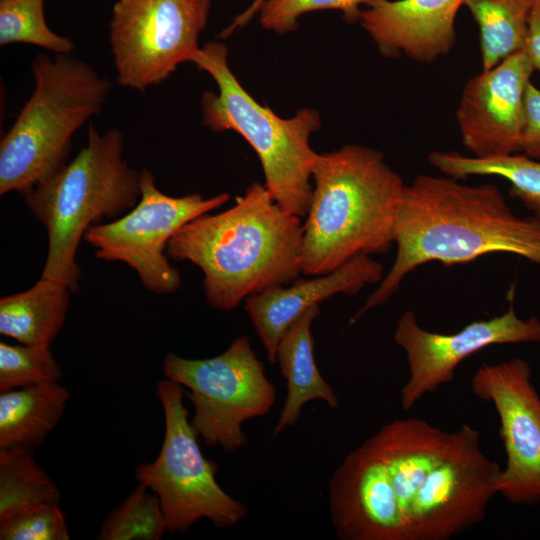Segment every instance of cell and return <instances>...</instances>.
<instances>
[{"instance_id": "e0dca14e", "label": "cell", "mask_w": 540, "mask_h": 540, "mask_svg": "<svg viewBox=\"0 0 540 540\" xmlns=\"http://www.w3.org/2000/svg\"><path fill=\"white\" fill-rule=\"evenodd\" d=\"M383 277L379 262L368 254H358L332 272L308 279L298 277L287 285L252 295L244 307L269 362L276 363L281 336L302 314L333 295H355Z\"/></svg>"}, {"instance_id": "5b68a950", "label": "cell", "mask_w": 540, "mask_h": 540, "mask_svg": "<svg viewBox=\"0 0 540 540\" xmlns=\"http://www.w3.org/2000/svg\"><path fill=\"white\" fill-rule=\"evenodd\" d=\"M34 88L0 141V194H22L67 163L72 136L99 114L111 81L70 54H38Z\"/></svg>"}, {"instance_id": "30bf717a", "label": "cell", "mask_w": 540, "mask_h": 540, "mask_svg": "<svg viewBox=\"0 0 540 540\" xmlns=\"http://www.w3.org/2000/svg\"><path fill=\"white\" fill-rule=\"evenodd\" d=\"M211 0H116L109 42L120 86L145 92L189 62Z\"/></svg>"}, {"instance_id": "ac0fdd59", "label": "cell", "mask_w": 540, "mask_h": 540, "mask_svg": "<svg viewBox=\"0 0 540 540\" xmlns=\"http://www.w3.org/2000/svg\"><path fill=\"white\" fill-rule=\"evenodd\" d=\"M452 439L453 431L442 430L417 417L394 419L367 439L385 466L405 529L414 496L446 456Z\"/></svg>"}, {"instance_id": "d4e9b609", "label": "cell", "mask_w": 540, "mask_h": 540, "mask_svg": "<svg viewBox=\"0 0 540 540\" xmlns=\"http://www.w3.org/2000/svg\"><path fill=\"white\" fill-rule=\"evenodd\" d=\"M167 525L158 496L139 485L103 521L99 540H159Z\"/></svg>"}, {"instance_id": "ba28073f", "label": "cell", "mask_w": 540, "mask_h": 540, "mask_svg": "<svg viewBox=\"0 0 540 540\" xmlns=\"http://www.w3.org/2000/svg\"><path fill=\"white\" fill-rule=\"evenodd\" d=\"M165 378L186 388L194 414L191 425L209 447L234 452L248 443L242 424L265 416L276 389L247 336L237 337L221 354L189 359L173 352L163 361Z\"/></svg>"}, {"instance_id": "3957f363", "label": "cell", "mask_w": 540, "mask_h": 540, "mask_svg": "<svg viewBox=\"0 0 540 540\" xmlns=\"http://www.w3.org/2000/svg\"><path fill=\"white\" fill-rule=\"evenodd\" d=\"M303 223L302 274L332 272L358 254H386L405 187L382 152L348 144L319 154Z\"/></svg>"}, {"instance_id": "7402d4cb", "label": "cell", "mask_w": 540, "mask_h": 540, "mask_svg": "<svg viewBox=\"0 0 540 540\" xmlns=\"http://www.w3.org/2000/svg\"><path fill=\"white\" fill-rule=\"evenodd\" d=\"M429 164L446 176H499L510 183L509 195L523 203L532 215L540 217V161L526 154L488 158L464 156L458 152L433 151Z\"/></svg>"}, {"instance_id": "83f0119b", "label": "cell", "mask_w": 540, "mask_h": 540, "mask_svg": "<svg viewBox=\"0 0 540 540\" xmlns=\"http://www.w3.org/2000/svg\"><path fill=\"white\" fill-rule=\"evenodd\" d=\"M371 0H267L259 12L261 26L275 33L295 30L298 20L306 13L337 10L349 22H358L362 9Z\"/></svg>"}, {"instance_id": "8992f818", "label": "cell", "mask_w": 540, "mask_h": 540, "mask_svg": "<svg viewBox=\"0 0 540 540\" xmlns=\"http://www.w3.org/2000/svg\"><path fill=\"white\" fill-rule=\"evenodd\" d=\"M189 62L207 72L218 93L206 91L201 99L202 122L214 132L234 131L253 148L262 166L265 186L286 211L305 217L312 195V167L318 153L311 135L321 126L319 113L303 108L282 118L257 102L241 85L228 64L222 42L199 47Z\"/></svg>"}, {"instance_id": "44dd1931", "label": "cell", "mask_w": 540, "mask_h": 540, "mask_svg": "<svg viewBox=\"0 0 540 540\" xmlns=\"http://www.w3.org/2000/svg\"><path fill=\"white\" fill-rule=\"evenodd\" d=\"M69 286L41 277L29 289L0 299V333L26 345H46L59 334L70 305Z\"/></svg>"}, {"instance_id": "52a82bcc", "label": "cell", "mask_w": 540, "mask_h": 540, "mask_svg": "<svg viewBox=\"0 0 540 540\" xmlns=\"http://www.w3.org/2000/svg\"><path fill=\"white\" fill-rule=\"evenodd\" d=\"M156 396L164 413L163 443L157 458L139 464L135 474L158 496L167 531L183 533L202 518L217 528L236 525L247 506L218 484L216 466L203 455L188 419L184 387L165 378L157 383Z\"/></svg>"}, {"instance_id": "d6986e66", "label": "cell", "mask_w": 540, "mask_h": 540, "mask_svg": "<svg viewBox=\"0 0 540 540\" xmlns=\"http://www.w3.org/2000/svg\"><path fill=\"white\" fill-rule=\"evenodd\" d=\"M319 314V305L311 307L288 327L279 340L276 362L286 380L287 395L273 429L274 437L295 426L303 406L310 401H324L332 409L340 405L338 396L323 378L314 357L311 327Z\"/></svg>"}, {"instance_id": "4316f807", "label": "cell", "mask_w": 540, "mask_h": 540, "mask_svg": "<svg viewBox=\"0 0 540 540\" xmlns=\"http://www.w3.org/2000/svg\"><path fill=\"white\" fill-rule=\"evenodd\" d=\"M61 376L50 346L0 343V391L58 382Z\"/></svg>"}, {"instance_id": "4dcf8cb0", "label": "cell", "mask_w": 540, "mask_h": 540, "mask_svg": "<svg viewBox=\"0 0 540 540\" xmlns=\"http://www.w3.org/2000/svg\"><path fill=\"white\" fill-rule=\"evenodd\" d=\"M523 51L534 70L540 71V0H533Z\"/></svg>"}, {"instance_id": "2e32d148", "label": "cell", "mask_w": 540, "mask_h": 540, "mask_svg": "<svg viewBox=\"0 0 540 540\" xmlns=\"http://www.w3.org/2000/svg\"><path fill=\"white\" fill-rule=\"evenodd\" d=\"M463 5L464 0H371L358 22L382 56L431 63L454 46Z\"/></svg>"}, {"instance_id": "4fadbf2b", "label": "cell", "mask_w": 540, "mask_h": 540, "mask_svg": "<svg viewBox=\"0 0 540 540\" xmlns=\"http://www.w3.org/2000/svg\"><path fill=\"white\" fill-rule=\"evenodd\" d=\"M394 340L404 350L409 366L401 389L402 409L409 411L425 395L452 382L457 366L470 355L492 345L540 342V319L518 317L511 296L505 313L444 334L422 328L408 310L397 321Z\"/></svg>"}, {"instance_id": "9a60e30c", "label": "cell", "mask_w": 540, "mask_h": 540, "mask_svg": "<svg viewBox=\"0 0 540 540\" xmlns=\"http://www.w3.org/2000/svg\"><path fill=\"white\" fill-rule=\"evenodd\" d=\"M329 508L336 535L342 540H407L385 466L368 440L333 472Z\"/></svg>"}, {"instance_id": "484cf974", "label": "cell", "mask_w": 540, "mask_h": 540, "mask_svg": "<svg viewBox=\"0 0 540 540\" xmlns=\"http://www.w3.org/2000/svg\"><path fill=\"white\" fill-rule=\"evenodd\" d=\"M45 0H0V45L30 44L55 54H71L75 43L48 26Z\"/></svg>"}, {"instance_id": "6da1fadb", "label": "cell", "mask_w": 540, "mask_h": 540, "mask_svg": "<svg viewBox=\"0 0 540 540\" xmlns=\"http://www.w3.org/2000/svg\"><path fill=\"white\" fill-rule=\"evenodd\" d=\"M394 243L393 265L350 325L386 303L408 274L429 262L463 264L508 253L540 265V217L517 216L494 184L470 186L449 176L420 174L403 189Z\"/></svg>"}, {"instance_id": "cb8c5ba5", "label": "cell", "mask_w": 540, "mask_h": 540, "mask_svg": "<svg viewBox=\"0 0 540 540\" xmlns=\"http://www.w3.org/2000/svg\"><path fill=\"white\" fill-rule=\"evenodd\" d=\"M60 491L31 450L0 451V520L22 510L59 504Z\"/></svg>"}, {"instance_id": "8fae6325", "label": "cell", "mask_w": 540, "mask_h": 540, "mask_svg": "<svg viewBox=\"0 0 540 540\" xmlns=\"http://www.w3.org/2000/svg\"><path fill=\"white\" fill-rule=\"evenodd\" d=\"M502 468L481 449V434L464 424L427 475L406 515L407 540H449L481 523L497 494Z\"/></svg>"}, {"instance_id": "ffe728a7", "label": "cell", "mask_w": 540, "mask_h": 540, "mask_svg": "<svg viewBox=\"0 0 540 540\" xmlns=\"http://www.w3.org/2000/svg\"><path fill=\"white\" fill-rule=\"evenodd\" d=\"M69 397L59 382L1 391L0 451L42 445L58 425Z\"/></svg>"}, {"instance_id": "7c38bea8", "label": "cell", "mask_w": 540, "mask_h": 540, "mask_svg": "<svg viewBox=\"0 0 540 540\" xmlns=\"http://www.w3.org/2000/svg\"><path fill=\"white\" fill-rule=\"evenodd\" d=\"M471 390L491 403L499 417L506 466L497 494L515 505L540 503V395L523 358L484 364L471 378Z\"/></svg>"}, {"instance_id": "5bb4252c", "label": "cell", "mask_w": 540, "mask_h": 540, "mask_svg": "<svg viewBox=\"0 0 540 540\" xmlns=\"http://www.w3.org/2000/svg\"><path fill=\"white\" fill-rule=\"evenodd\" d=\"M534 71L521 49L466 82L455 117L462 144L472 156L521 151L525 96Z\"/></svg>"}, {"instance_id": "277c9868", "label": "cell", "mask_w": 540, "mask_h": 540, "mask_svg": "<svg viewBox=\"0 0 540 540\" xmlns=\"http://www.w3.org/2000/svg\"><path fill=\"white\" fill-rule=\"evenodd\" d=\"M123 148L120 130L99 132L90 125L77 155L21 194L48 236L41 277L65 282L72 293L79 289L76 256L87 230L121 217L140 198L141 171L129 166Z\"/></svg>"}, {"instance_id": "f1b7e54d", "label": "cell", "mask_w": 540, "mask_h": 540, "mask_svg": "<svg viewBox=\"0 0 540 540\" xmlns=\"http://www.w3.org/2000/svg\"><path fill=\"white\" fill-rule=\"evenodd\" d=\"M1 540H69L58 504L31 507L0 520Z\"/></svg>"}, {"instance_id": "1f68e13d", "label": "cell", "mask_w": 540, "mask_h": 540, "mask_svg": "<svg viewBox=\"0 0 540 540\" xmlns=\"http://www.w3.org/2000/svg\"><path fill=\"white\" fill-rule=\"evenodd\" d=\"M267 0H252L250 5L222 31L221 37L227 38L235 31L246 26L255 16H257Z\"/></svg>"}, {"instance_id": "9c48e42d", "label": "cell", "mask_w": 540, "mask_h": 540, "mask_svg": "<svg viewBox=\"0 0 540 540\" xmlns=\"http://www.w3.org/2000/svg\"><path fill=\"white\" fill-rule=\"evenodd\" d=\"M229 199L228 193L209 198L199 193L169 196L156 186L152 172L142 169L137 204L113 221L92 226L84 239L99 260L123 262L132 268L147 290L158 295L173 294L181 286V275L168 260L169 240L185 224Z\"/></svg>"}, {"instance_id": "603a6c76", "label": "cell", "mask_w": 540, "mask_h": 540, "mask_svg": "<svg viewBox=\"0 0 540 540\" xmlns=\"http://www.w3.org/2000/svg\"><path fill=\"white\" fill-rule=\"evenodd\" d=\"M533 0H464L479 29L482 69H489L525 43Z\"/></svg>"}, {"instance_id": "7a4b0ae2", "label": "cell", "mask_w": 540, "mask_h": 540, "mask_svg": "<svg viewBox=\"0 0 540 540\" xmlns=\"http://www.w3.org/2000/svg\"><path fill=\"white\" fill-rule=\"evenodd\" d=\"M302 244L301 217L283 209L265 185L252 183L228 209L180 228L166 253L197 266L208 304L229 311L252 295L297 279Z\"/></svg>"}, {"instance_id": "f546056e", "label": "cell", "mask_w": 540, "mask_h": 540, "mask_svg": "<svg viewBox=\"0 0 540 540\" xmlns=\"http://www.w3.org/2000/svg\"><path fill=\"white\" fill-rule=\"evenodd\" d=\"M521 151L540 161V88L529 83L525 96V121Z\"/></svg>"}]
</instances>
